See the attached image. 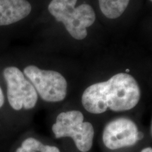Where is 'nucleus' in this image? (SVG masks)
<instances>
[{
  "label": "nucleus",
  "instance_id": "ddd939ff",
  "mask_svg": "<svg viewBox=\"0 0 152 152\" xmlns=\"http://www.w3.org/2000/svg\"><path fill=\"white\" fill-rule=\"evenodd\" d=\"M149 1H150V2H151V3H152V0H149Z\"/></svg>",
  "mask_w": 152,
  "mask_h": 152
},
{
  "label": "nucleus",
  "instance_id": "f8f14e48",
  "mask_svg": "<svg viewBox=\"0 0 152 152\" xmlns=\"http://www.w3.org/2000/svg\"><path fill=\"white\" fill-rule=\"evenodd\" d=\"M151 134H152V122H151Z\"/></svg>",
  "mask_w": 152,
  "mask_h": 152
},
{
  "label": "nucleus",
  "instance_id": "0eeeda50",
  "mask_svg": "<svg viewBox=\"0 0 152 152\" xmlns=\"http://www.w3.org/2000/svg\"><path fill=\"white\" fill-rule=\"evenodd\" d=\"M3 75L7 82V98L11 108L15 111L34 109L39 96L23 71L16 66H9L4 69Z\"/></svg>",
  "mask_w": 152,
  "mask_h": 152
},
{
  "label": "nucleus",
  "instance_id": "1a4fd4ad",
  "mask_svg": "<svg viewBox=\"0 0 152 152\" xmlns=\"http://www.w3.org/2000/svg\"><path fill=\"white\" fill-rule=\"evenodd\" d=\"M16 152H61L56 146L44 144L34 137H28L22 142Z\"/></svg>",
  "mask_w": 152,
  "mask_h": 152
},
{
  "label": "nucleus",
  "instance_id": "f257e3e1",
  "mask_svg": "<svg viewBox=\"0 0 152 152\" xmlns=\"http://www.w3.org/2000/svg\"><path fill=\"white\" fill-rule=\"evenodd\" d=\"M140 78L132 44L113 42L85 61L76 104L91 118L130 115L141 103Z\"/></svg>",
  "mask_w": 152,
  "mask_h": 152
},
{
  "label": "nucleus",
  "instance_id": "7ed1b4c3",
  "mask_svg": "<svg viewBox=\"0 0 152 152\" xmlns=\"http://www.w3.org/2000/svg\"><path fill=\"white\" fill-rule=\"evenodd\" d=\"M85 61L65 71L47 69L31 64L23 73L35 87L39 97L47 103L64 102L71 93L76 94L83 78Z\"/></svg>",
  "mask_w": 152,
  "mask_h": 152
},
{
  "label": "nucleus",
  "instance_id": "423d86ee",
  "mask_svg": "<svg viewBox=\"0 0 152 152\" xmlns=\"http://www.w3.org/2000/svg\"><path fill=\"white\" fill-rule=\"evenodd\" d=\"M143 137L137 123L130 115H120L107 120L101 134L102 142L109 151L130 149Z\"/></svg>",
  "mask_w": 152,
  "mask_h": 152
},
{
  "label": "nucleus",
  "instance_id": "6e6552de",
  "mask_svg": "<svg viewBox=\"0 0 152 152\" xmlns=\"http://www.w3.org/2000/svg\"><path fill=\"white\" fill-rule=\"evenodd\" d=\"M32 10L28 0H0V26L20 21L29 16Z\"/></svg>",
  "mask_w": 152,
  "mask_h": 152
},
{
  "label": "nucleus",
  "instance_id": "f03ea898",
  "mask_svg": "<svg viewBox=\"0 0 152 152\" xmlns=\"http://www.w3.org/2000/svg\"><path fill=\"white\" fill-rule=\"evenodd\" d=\"M47 9L59 25L72 58L85 61L109 44L92 0H51Z\"/></svg>",
  "mask_w": 152,
  "mask_h": 152
},
{
  "label": "nucleus",
  "instance_id": "39448f33",
  "mask_svg": "<svg viewBox=\"0 0 152 152\" xmlns=\"http://www.w3.org/2000/svg\"><path fill=\"white\" fill-rule=\"evenodd\" d=\"M99 20L108 37L120 40L132 26L138 0H92Z\"/></svg>",
  "mask_w": 152,
  "mask_h": 152
},
{
  "label": "nucleus",
  "instance_id": "9b49d317",
  "mask_svg": "<svg viewBox=\"0 0 152 152\" xmlns=\"http://www.w3.org/2000/svg\"><path fill=\"white\" fill-rule=\"evenodd\" d=\"M140 152H152V147H144L143 149L140 150Z\"/></svg>",
  "mask_w": 152,
  "mask_h": 152
},
{
  "label": "nucleus",
  "instance_id": "9d476101",
  "mask_svg": "<svg viewBox=\"0 0 152 152\" xmlns=\"http://www.w3.org/2000/svg\"><path fill=\"white\" fill-rule=\"evenodd\" d=\"M4 104V96L3 92L1 90V87H0V109L2 107Z\"/></svg>",
  "mask_w": 152,
  "mask_h": 152
},
{
  "label": "nucleus",
  "instance_id": "20e7f679",
  "mask_svg": "<svg viewBox=\"0 0 152 152\" xmlns=\"http://www.w3.org/2000/svg\"><path fill=\"white\" fill-rule=\"evenodd\" d=\"M52 130L55 138L71 139L80 152H89L94 145L95 128L92 118L77 104L56 115Z\"/></svg>",
  "mask_w": 152,
  "mask_h": 152
}]
</instances>
